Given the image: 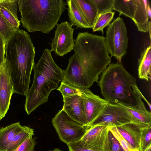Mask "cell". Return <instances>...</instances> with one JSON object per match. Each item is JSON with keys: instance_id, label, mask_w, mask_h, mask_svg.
Here are the masks:
<instances>
[{"instance_id": "obj_1", "label": "cell", "mask_w": 151, "mask_h": 151, "mask_svg": "<svg viewBox=\"0 0 151 151\" xmlns=\"http://www.w3.org/2000/svg\"><path fill=\"white\" fill-rule=\"evenodd\" d=\"M98 83L103 96L110 103L148 112L143 99L151 109L150 104L137 85L136 78L125 70L121 62L109 64L102 72Z\"/></svg>"}, {"instance_id": "obj_10", "label": "cell", "mask_w": 151, "mask_h": 151, "mask_svg": "<svg viewBox=\"0 0 151 151\" xmlns=\"http://www.w3.org/2000/svg\"><path fill=\"white\" fill-rule=\"evenodd\" d=\"M84 91L63 97V106L62 109L75 121L87 126L84 106Z\"/></svg>"}, {"instance_id": "obj_32", "label": "cell", "mask_w": 151, "mask_h": 151, "mask_svg": "<svg viewBox=\"0 0 151 151\" xmlns=\"http://www.w3.org/2000/svg\"><path fill=\"white\" fill-rule=\"evenodd\" d=\"M5 47L6 44L4 40L0 34V68L5 61Z\"/></svg>"}, {"instance_id": "obj_23", "label": "cell", "mask_w": 151, "mask_h": 151, "mask_svg": "<svg viewBox=\"0 0 151 151\" xmlns=\"http://www.w3.org/2000/svg\"><path fill=\"white\" fill-rule=\"evenodd\" d=\"M115 13L111 11L99 15L92 28L93 32L100 31L103 35L104 28L109 25L113 19Z\"/></svg>"}, {"instance_id": "obj_17", "label": "cell", "mask_w": 151, "mask_h": 151, "mask_svg": "<svg viewBox=\"0 0 151 151\" xmlns=\"http://www.w3.org/2000/svg\"><path fill=\"white\" fill-rule=\"evenodd\" d=\"M24 127L18 122L0 129V151H6L14 137Z\"/></svg>"}, {"instance_id": "obj_21", "label": "cell", "mask_w": 151, "mask_h": 151, "mask_svg": "<svg viewBox=\"0 0 151 151\" xmlns=\"http://www.w3.org/2000/svg\"><path fill=\"white\" fill-rule=\"evenodd\" d=\"M126 107L130 114L132 122L141 129L151 126L150 111L145 112L132 108Z\"/></svg>"}, {"instance_id": "obj_15", "label": "cell", "mask_w": 151, "mask_h": 151, "mask_svg": "<svg viewBox=\"0 0 151 151\" xmlns=\"http://www.w3.org/2000/svg\"><path fill=\"white\" fill-rule=\"evenodd\" d=\"M17 3L15 0H0V12L13 26L19 29L20 25L17 14Z\"/></svg>"}, {"instance_id": "obj_5", "label": "cell", "mask_w": 151, "mask_h": 151, "mask_svg": "<svg viewBox=\"0 0 151 151\" xmlns=\"http://www.w3.org/2000/svg\"><path fill=\"white\" fill-rule=\"evenodd\" d=\"M123 19L118 17L108 26L105 42L107 50L111 56L121 62L127 53L129 38Z\"/></svg>"}, {"instance_id": "obj_4", "label": "cell", "mask_w": 151, "mask_h": 151, "mask_svg": "<svg viewBox=\"0 0 151 151\" xmlns=\"http://www.w3.org/2000/svg\"><path fill=\"white\" fill-rule=\"evenodd\" d=\"M22 26L29 32L48 34L65 10L63 0H16Z\"/></svg>"}, {"instance_id": "obj_12", "label": "cell", "mask_w": 151, "mask_h": 151, "mask_svg": "<svg viewBox=\"0 0 151 151\" xmlns=\"http://www.w3.org/2000/svg\"><path fill=\"white\" fill-rule=\"evenodd\" d=\"M84 106L85 115L89 127L109 102L95 95L88 89L84 90Z\"/></svg>"}, {"instance_id": "obj_26", "label": "cell", "mask_w": 151, "mask_h": 151, "mask_svg": "<svg viewBox=\"0 0 151 151\" xmlns=\"http://www.w3.org/2000/svg\"><path fill=\"white\" fill-rule=\"evenodd\" d=\"M98 9V16L114 10V0H92Z\"/></svg>"}, {"instance_id": "obj_29", "label": "cell", "mask_w": 151, "mask_h": 151, "mask_svg": "<svg viewBox=\"0 0 151 151\" xmlns=\"http://www.w3.org/2000/svg\"><path fill=\"white\" fill-rule=\"evenodd\" d=\"M33 135L28 136L25 140L14 151H35L36 145V138L33 137Z\"/></svg>"}, {"instance_id": "obj_7", "label": "cell", "mask_w": 151, "mask_h": 151, "mask_svg": "<svg viewBox=\"0 0 151 151\" xmlns=\"http://www.w3.org/2000/svg\"><path fill=\"white\" fill-rule=\"evenodd\" d=\"M131 122H132L131 115L126 106L109 103L90 126L118 127Z\"/></svg>"}, {"instance_id": "obj_35", "label": "cell", "mask_w": 151, "mask_h": 151, "mask_svg": "<svg viewBox=\"0 0 151 151\" xmlns=\"http://www.w3.org/2000/svg\"><path fill=\"white\" fill-rule=\"evenodd\" d=\"M143 151H151V145L149 146L145 150Z\"/></svg>"}, {"instance_id": "obj_24", "label": "cell", "mask_w": 151, "mask_h": 151, "mask_svg": "<svg viewBox=\"0 0 151 151\" xmlns=\"http://www.w3.org/2000/svg\"><path fill=\"white\" fill-rule=\"evenodd\" d=\"M17 29L5 19L0 12V34L4 38L6 45Z\"/></svg>"}, {"instance_id": "obj_11", "label": "cell", "mask_w": 151, "mask_h": 151, "mask_svg": "<svg viewBox=\"0 0 151 151\" xmlns=\"http://www.w3.org/2000/svg\"><path fill=\"white\" fill-rule=\"evenodd\" d=\"M13 85L8 69L3 63L0 68V116L1 120L7 113L13 93Z\"/></svg>"}, {"instance_id": "obj_22", "label": "cell", "mask_w": 151, "mask_h": 151, "mask_svg": "<svg viewBox=\"0 0 151 151\" xmlns=\"http://www.w3.org/2000/svg\"><path fill=\"white\" fill-rule=\"evenodd\" d=\"M34 135V129L24 126V128L14 137L6 151H14L30 135Z\"/></svg>"}, {"instance_id": "obj_31", "label": "cell", "mask_w": 151, "mask_h": 151, "mask_svg": "<svg viewBox=\"0 0 151 151\" xmlns=\"http://www.w3.org/2000/svg\"><path fill=\"white\" fill-rule=\"evenodd\" d=\"M67 145L69 151H103L84 147L80 145L78 141L71 143Z\"/></svg>"}, {"instance_id": "obj_16", "label": "cell", "mask_w": 151, "mask_h": 151, "mask_svg": "<svg viewBox=\"0 0 151 151\" xmlns=\"http://www.w3.org/2000/svg\"><path fill=\"white\" fill-rule=\"evenodd\" d=\"M91 28H92L98 17L97 8L92 0H73Z\"/></svg>"}, {"instance_id": "obj_13", "label": "cell", "mask_w": 151, "mask_h": 151, "mask_svg": "<svg viewBox=\"0 0 151 151\" xmlns=\"http://www.w3.org/2000/svg\"><path fill=\"white\" fill-rule=\"evenodd\" d=\"M114 127L131 146L138 151L141 140V129L133 122Z\"/></svg>"}, {"instance_id": "obj_9", "label": "cell", "mask_w": 151, "mask_h": 151, "mask_svg": "<svg viewBox=\"0 0 151 151\" xmlns=\"http://www.w3.org/2000/svg\"><path fill=\"white\" fill-rule=\"evenodd\" d=\"M108 128L101 125L91 126L78 141L86 148L110 151Z\"/></svg>"}, {"instance_id": "obj_19", "label": "cell", "mask_w": 151, "mask_h": 151, "mask_svg": "<svg viewBox=\"0 0 151 151\" xmlns=\"http://www.w3.org/2000/svg\"><path fill=\"white\" fill-rule=\"evenodd\" d=\"M151 64V44L141 52L138 60L139 78L147 81L150 79Z\"/></svg>"}, {"instance_id": "obj_25", "label": "cell", "mask_w": 151, "mask_h": 151, "mask_svg": "<svg viewBox=\"0 0 151 151\" xmlns=\"http://www.w3.org/2000/svg\"><path fill=\"white\" fill-rule=\"evenodd\" d=\"M57 90L61 92L64 97L82 92L84 89H81L62 81Z\"/></svg>"}, {"instance_id": "obj_27", "label": "cell", "mask_w": 151, "mask_h": 151, "mask_svg": "<svg viewBox=\"0 0 151 151\" xmlns=\"http://www.w3.org/2000/svg\"><path fill=\"white\" fill-rule=\"evenodd\" d=\"M151 145V126L141 129V136L139 150H145Z\"/></svg>"}, {"instance_id": "obj_36", "label": "cell", "mask_w": 151, "mask_h": 151, "mask_svg": "<svg viewBox=\"0 0 151 151\" xmlns=\"http://www.w3.org/2000/svg\"><path fill=\"white\" fill-rule=\"evenodd\" d=\"M48 151H64L63 150H62L60 149H59L58 148H55V149H54L53 150H49Z\"/></svg>"}, {"instance_id": "obj_8", "label": "cell", "mask_w": 151, "mask_h": 151, "mask_svg": "<svg viewBox=\"0 0 151 151\" xmlns=\"http://www.w3.org/2000/svg\"><path fill=\"white\" fill-rule=\"evenodd\" d=\"M57 26L55 36L50 44V50L63 57L73 50L75 41L73 38L74 29L67 21L58 24Z\"/></svg>"}, {"instance_id": "obj_2", "label": "cell", "mask_w": 151, "mask_h": 151, "mask_svg": "<svg viewBox=\"0 0 151 151\" xmlns=\"http://www.w3.org/2000/svg\"><path fill=\"white\" fill-rule=\"evenodd\" d=\"M4 64L13 85V93L25 96L35 65V47L27 32L19 28L8 40L5 47Z\"/></svg>"}, {"instance_id": "obj_3", "label": "cell", "mask_w": 151, "mask_h": 151, "mask_svg": "<svg viewBox=\"0 0 151 151\" xmlns=\"http://www.w3.org/2000/svg\"><path fill=\"white\" fill-rule=\"evenodd\" d=\"M33 69V82L25 96L24 109L28 115L47 101L50 92L57 89L63 79V70L56 64L48 49L44 50Z\"/></svg>"}, {"instance_id": "obj_6", "label": "cell", "mask_w": 151, "mask_h": 151, "mask_svg": "<svg viewBox=\"0 0 151 151\" xmlns=\"http://www.w3.org/2000/svg\"><path fill=\"white\" fill-rule=\"evenodd\" d=\"M52 122L60 139L67 145L79 141L88 128L73 119L62 109Z\"/></svg>"}, {"instance_id": "obj_37", "label": "cell", "mask_w": 151, "mask_h": 151, "mask_svg": "<svg viewBox=\"0 0 151 151\" xmlns=\"http://www.w3.org/2000/svg\"><path fill=\"white\" fill-rule=\"evenodd\" d=\"M1 120V119H0V121Z\"/></svg>"}, {"instance_id": "obj_18", "label": "cell", "mask_w": 151, "mask_h": 151, "mask_svg": "<svg viewBox=\"0 0 151 151\" xmlns=\"http://www.w3.org/2000/svg\"><path fill=\"white\" fill-rule=\"evenodd\" d=\"M66 1L68 6V14L70 24L73 26H76L77 28H91L73 0H67Z\"/></svg>"}, {"instance_id": "obj_30", "label": "cell", "mask_w": 151, "mask_h": 151, "mask_svg": "<svg viewBox=\"0 0 151 151\" xmlns=\"http://www.w3.org/2000/svg\"><path fill=\"white\" fill-rule=\"evenodd\" d=\"M109 139L110 151H124L118 141L109 131Z\"/></svg>"}, {"instance_id": "obj_34", "label": "cell", "mask_w": 151, "mask_h": 151, "mask_svg": "<svg viewBox=\"0 0 151 151\" xmlns=\"http://www.w3.org/2000/svg\"><path fill=\"white\" fill-rule=\"evenodd\" d=\"M151 22L150 20H149L148 22V31L149 35L150 38L151 40Z\"/></svg>"}, {"instance_id": "obj_20", "label": "cell", "mask_w": 151, "mask_h": 151, "mask_svg": "<svg viewBox=\"0 0 151 151\" xmlns=\"http://www.w3.org/2000/svg\"><path fill=\"white\" fill-rule=\"evenodd\" d=\"M114 10L118 12L119 16L123 15L133 19L136 8L135 0H114Z\"/></svg>"}, {"instance_id": "obj_14", "label": "cell", "mask_w": 151, "mask_h": 151, "mask_svg": "<svg viewBox=\"0 0 151 151\" xmlns=\"http://www.w3.org/2000/svg\"><path fill=\"white\" fill-rule=\"evenodd\" d=\"M136 8L132 19L138 31L144 32L148 31L149 19L147 14V6L148 0H135Z\"/></svg>"}, {"instance_id": "obj_33", "label": "cell", "mask_w": 151, "mask_h": 151, "mask_svg": "<svg viewBox=\"0 0 151 151\" xmlns=\"http://www.w3.org/2000/svg\"><path fill=\"white\" fill-rule=\"evenodd\" d=\"M150 2H149L147 4V14L148 17L149 19H151V7L149 4Z\"/></svg>"}, {"instance_id": "obj_28", "label": "cell", "mask_w": 151, "mask_h": 151, "mask_svg": "<svg viewBox=\"0 0 151 151\" xmlns=\"http://www.w3.org/2000/svg\"><path fill=\"white\" fill-rule=\"evenodd\" d=\"M109 131L118 141L124 151H138L134 149L119 132L115 127H109Z\"/></svg>"}]
</instances>
